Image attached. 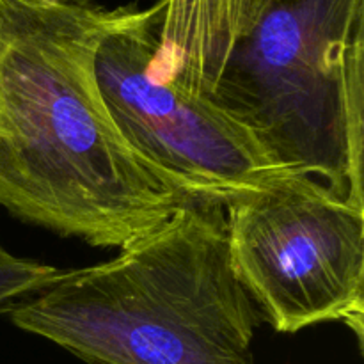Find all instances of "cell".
Instances as JSON below:
<instances>
[{"mask_svg":"<svg viewBox=\"0 0 364 364\" xmlns=\"http://www.w3.org/2000/svg\"><path fill=\"white\" fill-rule=\"evenodd\" d=\"M212 98L279 162L364 210V0H272Z\"/></svg>","mask_w":364,"mask_h":364,"instance_id":"cell-3","label":"cell"},{"mask_svg":"<svg viewBox=\"0 0 364 364\" xmlns=\"http://www.w3.org/2000/svg\"><path fill=\"white\" fill-rule=\"evenodd\" d=\"M162 21L164 0L124 6L96 52L100 92L132 148L191 201L223 208L301 176L212 96L160 70Z\"/></svg>","mask_w":364,"mask_h":364,"instance_id":"cell-4","label":"cell"},{"mask_svg":"<svg viewBox=\"0 0 364 364\" xmlns=\"http://www.w3.org/2000/svg\"><path fill=\"white\" fill-rule=\"evenodd\" d=\"M262 13V0H164L160 70L188 91L212 96Z\"/></svg>","mask_w":364,"mask_h":364,"instance_id":"cell-6","label":"cell"},{"mask_svg":"<svg viewBox=\"0 0 364 364\" xmlns=\"http://www.w3.org/2000/svg\"><path fill=\"white\" fill-rule=\"evenodd\" d=\"M9 311L87 364H256L262 322L231 269L224 208L206 201Z\"/></svg>","mask_w":364,"mask_h":364,"instance_id":"cell-2","label":"cell"},{"mask_svg":"<svg viewBox=\"0 0 364 364\" xmlns=\"http://www.w3.org/2000/svg\"><path fill=\"white\" fill-rule=\"evenodd\" d=\"M123 7L0 0V206L92 247H124L191 199L114 123L96 52Z\"/></svg>","mask_w":364,"mask_h":364,"instance_id":"cell-1","label":"cell"},{"mask_svg":"<svg viewBox=\"0 0 364 364\" xmlns=\"http://www.w3.org/2000/svg\"><path fill=\"white\" fill-rule=\"evenodd\" d=\"M0 247H2V245H0Z\"/></svg>","mask_w":364,"mask_h":364,"instance_id":"cell-9","label":"cell"},{"mask_svg":"<svg viewBox=\"0 0 364 364\" xmlns=\"http://www.w3.org/2000/svg\"><path fill=\"white\" fill-rule=\"evenodd\" d=\"M272 2V0H262V6H263V11L267 9V6H269V4Z\"/></svg>","mask_w":364,"mask_h":364,"instance_id":"cell-8","label":"cell"},{"mask_svg":"<svg viewBox=\"0 0 364 364\" xmlns=\"http://www.w3.org/2000/svg\"><path fill=\"white\" fill-rule=\"evenodd\" d=\"M230 262L274 331L350 327L363 350L364 210L308 176L231 203Z\"/></svg>","mask_w":364,"mask_h":364,"instance_id":"cell-5","label":"cell"},{"mask_svg":"<svg viewBox=\"0 0 364 364\" xmlns=\"http://www.w3.org/2000/svg\"><path fill=\"white\" fill-rule=\"evenodd\" d=\"M63 270L46 263L27 258H16L0 247V311L18 301L48 288Z\"/></svg>","mask_w":364,"mask_h":364,"instance_id":"cell-7","label":"cell"}]
</instances>
